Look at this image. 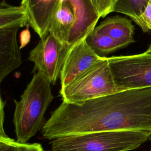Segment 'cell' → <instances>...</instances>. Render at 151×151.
Wrapping results in <instances>:
<instances>
[{
	"label": "cell",
	"mask_w": 151,
	"mask_h": 151,
	"mask_svg": "<svg viewBox=\"0 0 151 151\" xmlns=\"http://www.w3.org/2000/svg\"><path fill=\"white\" fill-rule=\"evenodd\" d=\"M137 130L151 133V87L120 91L81 103L63 101L41 129L58 137L99 131Z\"/></svg>",
	"instance_id": "cell-1"
},
{
	"label": "cell",
	"mask_w": 151,
	"mask_h": 151,
	"mask_svg": "<svg viewBox=\"0 0 151 151\" xmlns=\"http://www.w3.org/2000/svg\"><path fill=\"white\" fill-rule=\"evenodd\" d=\"M51 84L42 74L35 73L21 99L14 100L13 123L18 143H27L43 127L45 113L54 98Z\"/></svg>",
	"instance_id": "cell-2"
},
{
	"label": "cell",
	"mask_w": 151,
	"mask_h": 151,
	"mask_svg": "<svg viewBox=\"0 0 151 151\" xmlns=\"http://www.w3.org/2000/svg\"><path fill=\"white\" fill-rule=\"evenodd\" d=\"M151 139V133L137 130L99 131L51 140V151H130Z\"/></svg>",
	"instance_id": "cell-3"
},
{
	"label": "cell",
	"mask_w": 151,
	"mask_h": 151,
	"mask_svg": "<svg viewBox=\"0 0 151 151\" xmlns=\"http://www.w3.org/2000/svg\"><path fill=\"white\" fill-rule=\"evenodd\" d=\"M120 91L114 82L107 57H101L70 83L61 87L60 94L63 101L77 104Z\"/></svg>",
	"instance_id": "cell-4"
},
{
	"label": "cell",
	"mask_w": 151,
	"mask_h": 151,
	"mask_svg": "<svg viewBox=\"0 0 151 151\" xmlns=\"http://www.w3.org/2000/svg\"><path fill=\"white\" fill-rule=\"evenodd\" d=\"M114 82L120 91L151 87V54L107 57Z\"/></svg>",
	"instance_id": "cell-5"
},
{
	"label": "cell",
	"mask_w": 151,
	"mask_h": 151,
	"mask_svg": "<svg viewBox=\"0 0 151 151\" xmlns=\"http://www.w3.org/2000/svg\"><path fill=\"white\" fill-rule=\"evenodd\" d=\"M71 48L48 32L41 38L31 51L28 60L34 64V70L54 84L60 76L67 55Z\"/></svg>",
	"instance_id": "cell-6"
},
{
	"label": "cell",
	"mask_w": 151,
	"mask_h": 151,
	"mask_svg": "<svg viewBox=\"0 0 151 151\" xmlns=\"http://www.w3.org/2000/svg\"><path fill=\"white\" fill-rule=\"evenodd\" d=\"M101 58L88 44L86 38L74 44L70 48L60 74L61 87L88 69Z\"/></svg>",
	"instance_id": "cell-7"
},
{
	"label": "cell",
	"mask_w": 151,
	"mask_h": 151,
	"mask_svg": "<svg viewBox=\"0 0 151 151\" xmlns=\"http://www.w3.org/2000/svg\"><path fill=\"white\" fill-rule=\"evenodd\" d=\"M66 1L71 5L74 15V24L67 41L72 47L87 38L101 17L91 0Z\"/></svg>",
	"instance_id": "cell-8"
},
{
	"label": "cell",
	"mask_w": 151,
	"mask_h": 151,
	"mask_svg": "<svg viewBox=\"0 0 151 151\" xmlns=\"http://www.w3.org/2000/svg\"><path fill=\"white\" fill-rule=\"evenodd\" d=\"M63 0H22L29 25L40 38L48 33L50 22Z\"/></svg>",
	"instance_id": "cell-9"
},
{
	"label": "cell",
	"mask_w": 151,
	"mask_h": 151,
	"mask_svg": "<svg viewBox=\"0 0 151 151\" xmlns=\"http://www.w3.org/2000/svg\"><path fill=\"white\" fill-rule=\"evenodd\" d=\"M19 28H0V82L22 64L17 40Z\"/></svg>",
	"instance_id": "cell-10"
},
{
	"label": "cell",
	"mask_w": 151,
	"mask_h": 151,
	"mask_svg": "<svg viewBox=\"0 0 151 151\" xmlns=\"http://www.w3.org/2000/svg\"><path fill=\"white\" fill-rule=\"evenodd\" d=\"M134 27L132 21L126 17H109L96 27L94 31L105 34L116 40L124 47L134 42Z\"/></svg>",
	"instance_id": "cell-11"
},
{
	"label": "cell",
	"mask_w": 151,
	"mask_h": 151,
	"mask_svg": "<svg viewBox=\"0 0 151 151\" xmlns=\"http://www.w3.org/2000/svg\"><path fill=\"white\" fill-rule=\"evenodd\" d=\"M74 24V15L70 3L63 0L52 17L48 32L63 43H67Z\"/></svg>",
	"instance_id": "cell-12"
},
{
	"label": "cell",
	"mask_w": 151,
	"mask_h": 151,
	"mask_svg": "<svg viewBox=\"0 0 151 151\" xmlns=\"http://www.w3.org/2000/svg\"><path fill=\"white\" fill-rule=\"evenodd\" d=\"M28 24L25 9L12 6L3 0L0 4V28L22 27Z\"/></svg>",
	"instance_id": "cell-13"
},
{
	"label": "cell",
	"mask_w": 151,
	"mask_h": 151,
	"mask_svg": "<svg viewBox=\"0 0 151 151\" xmlns=\"http://www.w3.org/2000/svg\"><path fill=\"white\" fill-rule=\"evenodd\" d=\"M86 41L90 47L98 54H107L124 47L122 44L109 35L93 31L88 35Z\"/></svg>",
	"instance_id": "cell-14"
},
{
	"label": "cell",
	"mask_w": 151,
	"mask_h": 151,
	"mask_svg": "<svg viewBox=\"0 0 151 151\" xmlns=\"http://www.w3.org/2000/svg\"><path fill=\"white\" fill-rule=\"evenodd\" d=\"M149 0H117L113 12L127 15L136 23L144 12Z\"/></svg>",
	"instance_id": "cell-15"
},
{
	"label": "cell",
	"mask_w": 151,
	"mask_h": 151,
	"mask_svg": "<svg viewBox=\"0 0 151 151\" xmlns=\"http://www.w3.org/2000/svg\"><path fill=\"white\" fill-rule=\"evenodd\" d=\"M100 17H104L113 12V6L117 0H91Z\"/></svg>",
	"instance_id": "cell-16"
},
{
	"label": "cell",
	"mask_w": 151,
	"mask_h": 151,
	"mask_svg": "<svg viewBox=\"0 0 151 151\" xmlns=\"http://www.w3.org/2000/svg\"><path fill=\"white\" fill-rule=\"evenodd\" d=\"M136 24L144 32L151 31V0L149 1L144 12L138 19Z\"/></svg>",
	"instance_id": "cell-17"
},
{
	"label": "cell",
	"mask_w": 151,
	"mask_h": 151,
	"mask_svg": "<svg viewBox=\"0 0 151 151\" xmlns=\"http://www.w3.org/2000/svg\"><path fill=\"white\" fill-rule=\"evenodd\" d=\"M17 142L7 135L0 136V151H16Z\"/></svg>",
	"instance_id": "cell-18"
},
{
	"label": "cell",
	"mask_w": 151,
	"mask_h": 151,
	"mask_svg": "<svg viewBox=\"0 0 151 151\" xmlns=\"http://www.w3.org/2000/svg\"><path fill=\"white\" fill-rule=\"evenodd\" d=\"M16 151H44L41 144L34 143H25L21 144L17 142Z\"/></svg>",
	"instance_id": "cell-19"
},
{
	"label": "cell",
	"mask_w": 151,
	"mask_h": 151,
	"mask_svg": "<svg viewBox=\"0 0 151 151\" xmlns=\"http://www.w3.org/2000/svg\"><path fill=\"white\" fill-rule=\"evenodd\" d=\"M146 52H147V53H149V54H151V44H150V46L149 47L148 49L147 50V51H146Z\"/></svg>",
	"instance_id": "cell-20"
},
{
	"label": "cell",
	"mask_w": 151,
	"mask_h": 151,
	"mask_svg": "<svg viewBox=\"0 0 151 151\" xmlns=\"http://www.w3.org/2000/svg\"><path fill=\"white\" fill-rule=\"evenodd\" d=\"M149 151H151V149H150V150H149Z\"/></svg>",
	"instance_id": "cell-21"
}]
</instances>
